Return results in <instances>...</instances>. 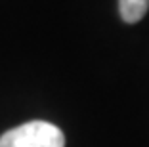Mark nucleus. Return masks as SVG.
<instances>
[{"mask_svg": "<svg viewBox=\"0 0 149 147\" xmlns=\"http://www.w3.org/2000/svg\"><path fill=\"white\" fill-rule=\"evenodd\" d=\"M0 147H65V136L52 122L31 121L0 136Z\"/></svg>", "mask_w": 149, "mask_h": 147, "instance_id": "obj_1", "label": "nucleus"}, {"mask_svg": "<svg viewBox=\"0 0 149 147\" xmlns=\"http://www.w3.org/2000/svg\"><path fill=\"white\" fill-rule=\"evenodd\" d=\"M149 10V0H118V12L126 23H138Z\"/></svg>", "mask_w": 149, "mask_h": 147, "instance_id": "obj_2", "label": "nucleus"}]
</instances>
